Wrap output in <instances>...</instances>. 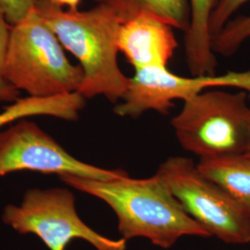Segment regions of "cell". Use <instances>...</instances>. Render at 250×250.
Instances as JSON below:
<instances>
[{
	"label": "cell",
	"mask_w": 250,
	"mask_h": 250,
	"mask_svg": "<svg viewBox=\"0 0 250 250\" xmlns=\"http://www.w3.org/2000/svg\"><path fill=\"white\" fill-rule=\"evenodd\" d=\"M66 185L106 202L115 212L125 240L145 237L161 249H170L180 237H210L205 228L185 211L158 175L134 179L126 175L98 181L63 175Z\"/></svg>",
	"instance_id": "obj_1"
},
{
	"label": "cell",
	"mask_w": 250,
	"mask_h": 250,
	"mask_svg": "<svg viewBox=\"0 0 250 250\" xmlns=\"http://www.w3.org/2000/svg\"><path fill=\"white\" fill-rule=\"evenodd\" d=\"M35 9L63 48L78 60L83 81L78 93L84 99L103 96L117 103L124 99L130 77L118 63V35L123 21L104 4L88 10L63 9L36 0Z\"/></svg>",
	"instance_id": "obj_2"
},
{
	"label": "cell",
	"mask_w": 250,
	"mask_h": 250,
	"mask_svg": "<svg viewBox=\"0 0 250 250\" xmlns=\"http://www.w3.org/2000/svg\"><path fill=\"white\" fill-rule=\"evenodd\" d=\"M3 78L30 97L48 98L78 92L83 72L34 9L12 25Z\"/></svg>",
	"instance_id": "obj_3"
},
{
	"label": "cell",
	"mask_w": 250,
	"mask_h": 250,
	"mask_svg": "<svg viewBox=\"0 0 250 250\" xmlns=\"http://www.w3.org/2000/svg\"><path fill=\"white\" fill-rule=\"evenodd\" d=\"M248 99L244 91L211 90L185 101L170 122L182 147L200 159L245 153L250 115Z\"/></svg>",
	"instance_id": "obj_4"
},
{
	"label": "cell",
	"mask_w": 250,
	"mask_h": 250,
	"mask_svg": "<svg viewBox=\"0 0 250 250\" xmlns=\"http://www.w3.org/2000/svg\"><path fill=\"white\" fill-rule=\"evenodd\" d=\"M185 211L208 232L227 244L250 243V215L191 159L170 157L155 173Z\"/></svg>",
	"instance_id": "obj_5"
},
{
	"label": "cell",
	"mask_w": 250,
	"mask_h": 250,
	"mask_svg": "<svg viewBox=\"0 0 250 250\" xmlns=\"http://www.w3.org/2000/svg\"><path fill=\"white\" fill-rule=\"evenodd\" d=\"M3 222L20 233H34L50 250H65L73 239H83L98 250H125L126 240H112L81 220L75 197L66 188L30 189L20 206H7Z\"/></svg>",
	"instance_id": "obj_6"
},
{
	"label": "cell",
	"mask_w": 250,
	"mask_h": 250,
	"mask_svg": "<svg viewBox=\"0 0 250 250\" xmlns=\"http://www.w3.org/2000/svg\"><path fill=\"white\" fill-rule=\"evenodd\" d=\"M21 170L98 181L129 175L125 170H106L78 161L36 123L26 119L0 132V177Z\"/></svg>",
	"instance_id": "obj_7"
},
{
	"label": "cell",
	"mask_w": 250,
	"mask_h": 250,
	"mask_svg": "<svg viewBox=\"0 0 250 250\" xmlns=\"http://www.w3.org/2000/svg\"><path fill=\"white\" fill-rule=\"evenodd\" d=\"M234 87L246 92L250 98V69L243 72H228L221 75H198L183 77L168 69L146 68L135 71L121 103L114 113L118 116H141L153 110L166 115L174 107L173 102L193 99L208 88Z\"/></svg>",
	"instance_id": "obj_8"
},
{
	"label": "cell",
	"mask_w": 250,
	"mask_h": 250,
	"mask_svg": "<svg viewBox=\"0 0 250 250\" xmlns=\"http://www.w3.org/2000/svg\"><path fill=\"white\" fill-rule=\"evenodd\" d=\"M178 42L173 28L150 14H141L123 22L118 35V48L134 67L168 69Z\"/></svg>",
	"instance_id": "obj_9"
},
{
	"label": "cell",
	"mask_w": 250,
	"mask_h": 250,
	"mask_svg": "<svg viewBox=\"0 0 250 250\" xmlns=\"http://www.w3.org/2000/svg\"><path fill=\"white\" fill-rule=\"evenodd\" d=\"M190 23L185 32V54L188 69L193 76L216 73L217 59L209 32V20L216 0H188Z\"/></svg>",
	"instance_id": "obj_10"
},
{
	"label": "cell",
	"mask_w": 250,
	"mask_h": 250,
	"mask_svg": "<svg viewBox=\"0 0 250 250\" xmlns=\"http://www.w3.org/2000/svg\"><path fill=\"white\" fill-rule=\"evenodd\" d=\"M198 169L224 188L250 215V157L247 154L200 159Z\"/></svg>",
	"instance_id": "obj_11"
},
{
	"label": "cell",
	"mask_w": 250,
	"mask_h": 250,
	"mask_svg": "<svg viewBox=\"0 0 250 250\" xmlns=\"http://www.w3.org/2000/svg\"><path fill=\"white\" fill-rule=\"evenodd\" d=\"M85 106V99L78 92L48 98L27 97L18 99L0 112V128L27 117L45 115L76 121Z\"/></svg>",
	"instance_id": "obj_12"
},
{
	"label": "cell",
	"mask_w": 250,
	"mask_h": 250,
	"mask_svg": "<svg viewBox=\"0 0 250 250\" xmlns=\"http://www.w3.org/2000/svg\"><path fill=\"white\" fill-rule=\"evenodd\" d=\"M112 9L123 22L141 14L161 19L173 29L186 32L190 23L188 0H95Z\"/></svg>",
	"instance_id": "obj_13"
},
{
	"label": "cell",
	"mask_w": 250,
	"mask_h": 250,
	"mask_svg": "<svg viewBox=\"0 0 250 250\" xmlns=\"http://www.w3.org/2000/svg\"><path fill=\"white\" fill-rule=\"evenodd\" d=\"M250 38V15L231 19L212 41L215 54L230 57Z\"/></svg>",
	"instance_id": "obj_14"
},
{
	"label": "cell",
	"mask_w": 250,
	"mask_h": 250,
	"mask_svg": "<svg viewBox=\"0 0 250 250\" xmlns=\"http://www.w3.org/2000/svg\"><path fill=\"white\" fill-rule=\"evenodd\" d=\"M250 0H216L214 10L209 20V32L212 39L231 20L232 15Z\"/></svg>",
	"instance_id": "obj_15"
},
{
	"label": "cell",
	"mask_w": 250,
	"mask_h": 250,
	"mask_svg": "<svg viewBox=\"0 0 250 250\" xmlns=\"http://www.w3.org/2000/svg\"><path fill=\"white\" fill-rule=\"evenodd\" d=\"M36 2V0H0V7L9 24L15 25L35 9Z\"/></svg>",
	"instance_id": "obj_16"
},
{
	"label": "cell",
	"mask_w": 250,
	"mask_h": 250,
	"mask_svg": "<svg viewBox=\"0 0 250 250\" xmlns=\"http://www.w3.org/2000/svg\"><path fill=\"white\" fill-rule=\"evenodd\" d=\"M12 25H10L3 9L0 7V77L3 78L5 62L9 48L10 33H11Z\"/></svg>",
	"instance_id": "obj_17"
},
{
	"label": "cell",
	"mask_w": 250,
	"mask_h": 250,
	"mask_svg": "<svg viewBox=\"0 0 250 250\" xmlns=\"http://www.w3.org/2000/svg\"><path fill=\"white\" fill-rule=\"evenodd\" d=\"M19 99V90L0 77V102H14Z\"/></svg>",
	"instance_id": "obj_18"
},
{
	"label": "cell",
	"mask_w": 250,
	"mask_h": 250,
	"mask_svg": "<svg viewBox=\"0 0 250 250\" xmlns=\"http://www.w3.org/2000/svg\"><path fill=\"white\" fill-rule=\"evenodd\" d=\"M43 1L50 3L57 7L62 8V9L63 7H67L68 9L76 10V9H78L82 0H43Z\"/></svg>",
	"instance_id": "obj_19"
},
{
	"label": "cell",
	"mask_w": 250,
	"mask_h": 250,
	"mask_svg": "<svg viewBox=\"0 0 250 250\" xmlns=\"http://www.w3.org/2000/svg\"><path fill=\"white\" fill-rule=\"evenodd\" d=\"M245 154H247L249 157H250V123H249V132H248V141H247V147Z\"/></svg>",
	"instance_id": "obj_20"
}]
</instances>
